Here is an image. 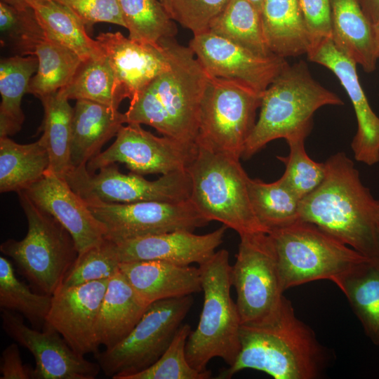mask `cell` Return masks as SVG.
<instances>
[{
  "label": "cell",
  "instance_id": "obj_29",
  "mask_svg": "<svg viewBox=\"0 0 379 379\" xmlns=\"http://www.w3.org/2000/svg\"><path fill=\"white\" fill-rule=\"evenodd\" d=\"M30 7L46 36L74 51L82 61L103 54L86 26L67 6L55 0L29 1Z\"/></svg>",
  "mask_w": 379,
  "mask_h": 379
},
{
  "label": "cell",
  "instance_id": "obj_51",
  "mask_svg": "<svg viewBox=\"0 0 379 379\" xmlns=\"http://www.w3.org/2000/svg\"><path fill=\"white\" fill-rule=\"evenodd\" d=\"M378 235H379V216H378Z\"/></svg>",
  "mask_w": 379,
  "mask_h": 379
},
{
  "label": "cell",
  "instance_id": "obj_47",
  "mask_svg": "<svg viewBox=\"0 0 379 379\" xmlns=\"http://www.w3.org/2000/svg\"><path fill=\"white\" fill-rule=\"evenodd\" d=\"M15 8L19 9H25L29 8L27 5V2L29 1H43V0H1Z\"/></svg>",
  "mask_w": 379,
  "mask_h": 379
},
{
  "label": "cell",
  "instance_id": "obj_39",
  "mask_svg": "<svg viewBox=\"0 0 379 379\" xmlns=\"http://www.w3.org/2000/svg\"><path fill=\"white\" fill-rule=\"evenodd\" d=\"M192 332L187 324H182L168 347L149 368L131 375L128 379H209L210 370L199 371L188 362L186 345Z\"/></svg>",
  "mask_w": 379,
  "mask_h": 379
},
{
  "label": "cell",
  "instance_id": "obj_19",
  "mask_svg": "<svg viewBox=\"0 0 379 379\" xmlns=\"http://www.w3.org/2000/svg\"><path fill=\"white\" fill-rule=\"evenodd\" d=\"M95 40L112 69L124 99H134L171 65L164 41L160 45L142 43L120 32H102Z\"/></svg>",
  "mask_w": 379,
  "mask_h": 379
},
{
  "label": "cell",
  "instance_id": "obj_25",
  "mask_svg": "<svg viewBox=\"0 0 379 379\" xmlns=\"http://www.w3.org/2000/svg\"><path fill=\"white\" fill-rule=\"evenodd\" d=\"M330 1L333 43L366 72H373L378 60L373 26L358 0Z\"/></svg>",
  "mask_w": 379,
  "mask_h": 379
},
{
  "label": "cell",
  "instance_id": "obj_22",
  "mask_svg": "<svg viewBox=\"0 0 379 379\" xmlns=\"http://www.w3.org/2000/svg\"><path fill=\"white\" fill-rule=\"evenodd\" d=\"M119 270L147 305L202 292L199 267L152 260L122 262Z\"/></svg>",
  "mask_w": 379,
  "mask_h": 379
},
{
  "label": "cell",
  "instance_id": "obj_8",
  "mask_svg": "<svg viewBox=\"0 0 379 379\" xmlns=\"http://www.w3.org/2000/svg\"><path fill=\"white\" fill-rule=\"evenodd\" d=\"M18 194L27 220V233L21 240L4 241L0 251L13 260L41 293L53 295L79 252L72 235L53 215L36 205L25 190Z\"/></svg>",
  "mask_w": 379,
  "mask_h": 379
},
{
  "label": "cell",
  "instance_id": "obj_42",
  "mask_svg": "<svg viewBox=\"0 0 379 379\" xmlns=\"http://www.w3.org/2000/svg\"><path fill=\"white\" fill-rule=\"evenodd\" d=\"M230 0H173L171 17L193 35L209 30Z\"/></svg>",
  "mask_w": 379,
  "mask_h": 379
},
{
  "label": "cell",
  "instance_id": "obj_35",
  "mask_svg": "<svg viewBox=\"0 0 379 379\" xmlns=\"http://www.w3.org/2000/svg\"><path fill=\"white\" fill-rule=\"evenodd\" d=\"M208 31L258 55H274L265 39L260 13L248 0H230Z\"/></svg>",
  "mask_w": 379,
  "mask_h": 379
},
{
  "label": "cell",
  "instance_id": "obj_27",
  "mask_svg": "<svg viewBox=\"0 0 379 379\" xmlns=\"http://www.w3.org/2000/svg\"><path fill=\"white\" fill-rule=\"evenodd\" d=\"M335 284L346 296L366 335L379 346V261H362Z\"/></svg>",
  "mask_w": 379,
  "mask_h": 379
},
{
  "label": "cell",
  "instance_id": "obj_32",
  "mask_svg": "<svg viewBox=\"0 0 379 379\" xmlns=\"http://www.w3.org/2000/svg\"><path fill=\"white\" fill-rule=\"evenodd\" d=\"M34 55L38 59V68L28 93L39 99L66 86L82 62L74 51L48 36L38 44Z\"/></svg>",
  "mask_w": 379,
  "mask_h": 379
},
{
  "label": "cell",
  "instance_id": "obj_13",
  "mask_svg": "<svg viewBox=\"0 0 379 379\" xmlns=\"http://www.w3.org/2000/svg\"><path fill=\"white\" fill-rule=\"evenodd\" d=\"M71 188L84 201L128 204L147 201L175 202L190 199L192 183L187 171L161 175L148 180L143 175L124 174L116 163L98 173H90L86 166L72 168L65 175Z\"/></svg>",
  "mask_w": 379,
  "mask_h": 379
},
{
  "label": "cell",
  "instance_id": "obj_5",
  "mask_svg": "<svg viewBox=\"0 0 379 379\" xmlns=\"http://www.w3.org/2000/svg\"><path fill=\"white\" fill-rule=\"evenodd\" d=\"M199 267L204 302L197 326L187 341L186 356L193 368L204 371L215 357L221 358L228 366L234 363L240 351L241 322L230 294L229 252L225 249L215 251Z\"/></svg>",
  "mask_w": 379,
  "mask_h": 379
},
{
  "label": "cell",
  "instance_id": "obj_49",
  "mask_svg": "<svg viewBox=\"0 0 379 379\" xmlns=\"http://www.w3.org/2000/svg\"><path fill=\"white\" fill-rule=\"evenodd\" d=\"M160 3L164 6L167 12L171 15V10L173 0H159Z\"/></svg>",
  "mask_w": 379,
  "mask_h": 379
},
{
  "label": "cell",
  "instance_id": "obj_50",
  "mask_svg": "<svg viewBox=\"0 0 379 379\" xmlns=\"http://www.w3.org/2000/svg\"><path fill=\"white\" fill-rule=\"evenodd\" d=\"M249 2H251L254 7L260 12H261L262 4L264 0H248Z\"/></svg>",
  "mask_w": 379,
  "mask_h": 379
},
{
  "label": "cell",
  "instance_id": "obj_43",
  "mask_svg": "<svg viewBox=\"0 0 379 379\" xmlns=\"http://www.w3.org/2000/svg\"><path fill=\"white\" fill-rule=\"evenodd\" d=\"M69 8L87 27L108 22L126 27L118 0H55Z\"/></svg>",
  "mask_w": 379,
  "mask_h": 379
},
{
  "label": "cell",
  "instance_id": "obj_18",
  "mask_svg": "<svg viewBox=\"0 0 379 379\" xmlns=\"http://www.w3.org/2000/svg\"><path fill=\"white\" fill-rule=\"evenodd\" d=\"M308 59L331 71L352 104L357 130L351 142L355 160L368 166L379 161V117L373 111L357 72V64L340 51L331 38L312 46Z\"/></svg>",
  "mask_w": 379,
  "mask_h": 379
},
{
  "label": "cell",
  "instance_id": "obj_44",
  "mask_svg": "<svg viewBox=\"0 0 379 379\" xmlns=\"http://www.w3.org/2000/svg\"><path fill=\"white\" fill-rule=\"evenodd\" d=\"M299 4L310 34L311 46L323 39H331L330 0H299Z\"/></svg>",
  "mask_w": 379,
  "mask_h": 379
},
{
  "label": "cell",
  "instance_id": "obj_1",
  "mask_svg": "<svg viewBox=\"0 0 379 379\" xmlns=\"http://www.w3.org/2000/svg\"><path fill=\"white\" fill-rule=\"evenodd\" d=\"M321 183L300 201V220L315 225L364 256L379 261V200L344 152L325 162Z\"/></svg>",
  "mask_w": 379,
  "mask_h": 379
},
{
  "label": "cell",
  "instance_id": "obj_9",
  "mask_svg": "<svg viewBox=\"0 0 379 379\" xmlns=\"http://www.w3.org/2000/svg\"><path fill=\"white\" fill-rule=\"evenodd\" d=\"M193 302L189 295L150 303L125 338L94 354L105 375L128 379L154 364L168 347Z\"/></svg>",
  "mask_w": 379,
  "mask_h": 379
},
{
  "label": "cell",
  "instance_id": "obj_3",
  "mask_svg": "<svg viewBox=\"0 0 379 379\" xmlns=\"http://www.w3.org/2000/svg\"><path fill=\"white\" fill-rule=\"evenodd\" d=\"M164 41L171 65L130 101L124 113L126 124L149 125L164 136L194 144L211 76L189 46L179 44L174 38Z\"/></svg>",
  "mask_w": 379,
  "mask_h": 379
},
{
  "label": "cell",
  "instance_id": "obj_16",
  "mask_svg": "<svg viewBox=\"0 0 379 379\" xmlns=\"http://www.w3.org/2000/svg\"><path fill=\"white\" fill-rule=\"evenodd\" d=\"M1 326L15 342L32 354L35 366L32 379H95L101 370L97 362L74 351L57 331H43L26 326L15 312L1 310Z\"/></svg>",
  "mask_w": 379,
  "mask_h": 379
},
{
  "label": "cell",
  "instance_id": "obj_15",
  "mask_svg": "<svg viewBox=\"0 0 379 379\" xmlns=\"http://www.w3.org/2000/svg\"><path fill=\"white\" fill-rule=\"evenodd\" d=\"M189 47L210 76L240 82L261 95L288 64L286 58L258 55L209 31L193 35Z\"/></svg>",
  "mask_w": 379,
  "mask_h": 379
},
{
  "label": "cell",
  "instance_id": "obj_17",
  "mask_svg": "<svg viewBox=\"0 0 379 379\" xmlns=\"http://www.w3.org/2000/svg\"><path fill=\"white\" fill-rule=\"evenodd\" d=\"M109 279L60 286L52 295L44 327L57 331L81 355L98 352L97 321Z\"/></svg>",
  "mask_w": 379,
  "mask_h": 379
},
{
  "label": "cell",
  "instance_id": "obj_31",
  "mask_svg": "<svg viewBox=\"0 0 379 379\" xmlns=\"http://www.w3.org/2000/svg\"><path fill=\"white\" fill-rule=\"evenodd\" d=\"M40 100L44 109L40 139L49 155L48 170L65 177L72 168L70 147L74 107L58 92Z\"/></svg>",
  "mask_w": 379,
  "mask_h": 379
},
{
  "label": "cell",
  "instance_id": "obj_33",
  "mask_svg": "<svg viewBox=\"0 0 379 379\" xmlns=\"http://www.w3.org/2000/svg\"><path fill=\"white\" fill-rule=\"evenodd\" d=\"M248 192L254 213L268 233L300 220V199L281 178L267 183L249 178Z\"/></svg>",
  "mask_w": 379,
  "mask_h": 379
},
{
  "label": "cell",
  "instance_id": "obj_23",
  "mask_svg": "<svg viewBox=\"0 0 379 379\" xmlns=\"http://www.w3.org/2000/svg\"><path fill=\"white\" fill-rule=\"evenodd\" d=\"M124 124L125 114L118 109L88 100H77L70 147L72 168L86 166Z\"/></svg>",
  "mask_w": 379,
  "mask_h": 379
},
{
  "label": "cell",
  "instance_id": "obj_30",
  "mask_svg": "<svg viewBox=\"0 0 379 379\" xmlns=\"http://www.w3.org/2000/svg\"><path fill=\"white\" fill-rule=\"evenodd\" d=\"M37 68L35 55H16L1 60L0 138L13 135L21 129L25 120L21 101L28 93L30 80Z\"/></svg>",
  "mask_w": 379,
  "mask_h": 379
},
{
  "label": "cell",
  "instance_id": "obj_6",
  "mask_svg": "<svg viewBox=\"0 0 379 379\" xmlns=\"http://www.w3.org/2000/svg\"><path fill=\"white\" fill-rule=\"evenodd\" d=\"M187 171L190 200L210 222L216 220L239 235L268 231L257 219L248 192L249 177L240 159L197 144Z\"/></svg>",
  "mask_w": 379,
  "mask_h": 379
},
{
  "label": "cell",
  "instance_id": "obj_26",
  "mask_svg": "<svg viewBox=\"0 0 379 379\" xmlns=\"http://www.w3.org/2000/svg\"><path fill=\"white\" fill-rule=\"evenodd\" d=\"M260 18L267 45L286 58L307 54L311 46L299 0H264Z\"/></svg>",
  "mask_w": 379,
  "mask_h": 379
},
{
  "label": "cell",
  "instance_id": "obj_38",
  "mask_svg": "<svg viewBox=\"0 0 379 379\" xmlns=\"http://www.w3.org/2000/svg\"><path fill=\"white\" fill-rule=\"evenodd\" d=\"M1 44L20 55H34L38 44L46 36L33 10L15 8L0 1Z\"/></svg>",
  "mask_w": 379,
  "mask_h": 379
},
{
  "label": "cell",
  "instance_id": "obj_45",
  "mask_svg": "<svg viewBox=\"0 0 379 379\" xmlns=\"http://www.w3.org/2000/svg\"><path fill=\"white\" fill-rule=\"evenodd\" d=\"M0 359V379H32V369L22 364L16 342L2 351Z\"/></svg>",
  "mask_w": 379,
  "mask_h": 379
},
{
  "label": "cell",
  "instance_id": "obj_7",
  "mask_svg": "<svg viewBox=\"0 0 379 379\" xmlns=\"http://www.w3.org/2000/svg\"><path fill=\"white\" fill-rule=\"evenodd\" d=\"M268 234L274 246L284 291L317 280L327 279L335 284L368 259L308 222L298 220Z\"/></svg>",
  "mask_w": 379,
  "mask_h": 379
},
{
  "label": "cell",
  "instance_id": "obj_36",
  "mask_svg": "<svg viewBox=\"0 0 379 379\" xmlns=\"http://www.w3.org/2000/svg\"><path fill=\"white\" fill-rule=\"evenodd\" d=\"M128 38L160 45L177 33L173 20L159 0H118Z\"/></svg>",
  "mask_w": 379,
  "mask_h": 379
},
{
  "label": "cell",
  "instance_id": "obj_20",
  "mask_svg": "<svg viewBox=\"0 0 379 379\" xmlns=\"http://www.w3.org/2000/svg\"><path fill=\"white\" fill-rule=\"evenodd\" d=\"M39 207L53 215L72 235L79 253L105 239V229L65 177L48 170L25 190Z\"/></svg>",
  "mask_w": 379,
  "mask_h": 379
},
{
  "label": "cell",
  "instance_id": "obj_41",
  "mask_svg": "<svg viewBox=\"0 0 379 379\" xmlns=\"http://www.w3.org/2000/svg\"><path fill=\"white\" fill-rule=\"evenodd\" d=\"M305 140L287 142L288 155L277 157L285 165V171L280 178L300 200L317 188L325 175L324 162H316L307 155Z\"/></svg>",
  "mask_w": 379,
  "mask_h": 379
},
{
  "label": "cell",
  "instance_id": "obj_21",
  "mask_svg": "<svg viewBox=\"0 0 379 379\" xmlns=\"http://www.w3.org/2000/svg\"><path fill=\"white\" fill-rule=\"evenodd\" d=\"M227 227L222 225L212 232L196 234L178 230L114 243L120 262L158 260L190 265L203 264L222 243Z\"/></svg>",
  "mask_w": 379,
  "mask_h": 379
},
{
  "label": "cell",
  "instance_id": "obj_4",
  "mask_svg": "<svg viewBox=\"0 0 379 379\" xmlns=\"http://www.w3.org/2000/svg\"><path fill=\"white\" fill-rule=\"evenodd\" d=\"M343 104L314 79L305 61L288 64L262 94L258 119L241 158H251L274 140H305L317 109Z\"/></svg>",
  "mask_w": 379,
  "mask_h": 379
},
{
  "label": "cell",
  "instance_id": "obj_48",
  "mask_svg": "<svg viewBox=\"0 0 379 379\" xmlns=\"http://www.w3.org/2000/svg\"><path fill=\"white\" fill-rule=\"evenodd\" d=\"M375 46H376V54L379 58V22L373 26Z\"/></svg>",
  "mask_w": 379,
  "mask_h": 379
},
{
  "label": "cell",
  "instance_id": "obj_12",
  "mask_svg": "<svg viewBox=\"0 0 379 379\" xmlns=\"http://www.w3.org/2000/svg\"><path fill=\"white\" fill-rule=\"evenodd\" d=\"M105 229V239L114 243L178 230L194 231L209 221L190 199L128 204L85 201Z\"/></svg>",
  "mask_w": 379,
  "mask_h": 379
},
{
  "label": "cell",
  "instance_id": "obj_11",
  "mask_svg": "<svg viewBox=\"0 0 379 379\" xmlns=\"http://www.w3.org/2000/svg\"><path fill=\"white\" fill-rule=\"evenodd\" d=\"M232 284L241 324L262 322L279 309L284 298L277 256L266 232L239 235Z\"/></svg>",
  "mask_w": 379,
  "mask_h": 379
},
{
  "label": "cell",
  "instance_id": "obj_28",
  "mask_svg": "<svg viewBox=\"0 0 379 379\" xmlns=\"http://www.w3.org/2000/svg\"><path fill=\"white\" fill-rule=\"evenodd\" d=\"M46 147L39 138L29 144H19L0 138V192L26 190L49 169Z\"/></svg>",
  "mask_w": 379,
  "mask_h": 379
},
{
  "label": "cell",
  "instance_id": "obj_10",
  "mask_svg": "<svg viewBox=\"0 0 379 379\" xmlns=\"http://www.w3.org/2000/svg\"><path fill=\"white\" fill-rule=\"evenodd\" d=\"M261 96L244 84L211 76L196 143L240 159L255 125Z\"/></svg>",
  "mask_w": 379,
  "mask_h": 379
},
{
  "label": "cell",
  "instance_id": "obj_40",
  "mask_svg": "<svg viewBox=\"0 0 379 379\" xmlns=\"http://www.w3.org/2000/svg\"><path fill=\"white\" fill-rule=\"evenodd\" d=\"M115 244L106 239L79 253L61 286H73L111 278L119 271Z\"/></svg>",
  "mask_w": 379,
  "mask_h": 379
},
{
  "label": "cell",
  "instance_id": "obj_34",
  "mask_svg": "<svg viewBox=\"0 0 379 379\" xmlns=\"http://www.w3.org/2000/svg\"><path fill=\"white\" fill-rule=\"evenodd\" d=\"M58 92L67 100H88L116 109L124 100L104 53L82 61L72 81Z\"/></svg>",
  "mask_w": 379,
  "mask_h": 379
},
{
  "label": "cell",
  "instance_id": "obj_24",
  "mask_svg": "<svg viewBox=\"0 0 379 379\" xmlns=\"http://www.w3.org/2000/svg\"><path fill=\"white\" fill-rule=\"evenodd\" d=\"M147 306L120 270L109 278L97 321L99 345L111 348L125 338Z\"/></svg>",
  "mask_w": 379,
  "mask_h": 379
},
{
  "label": "cell",
  "instance_id": "obj_46",
  "mask_svg": "<svg viewBox=\"0 0 379 379\" xmlns=\"http://www.w3.org/2000/svg\"><path fill=\"white\" fill-rule=\"evenodd\" d=\"M364 14L374 26L379 22V0H358Z\"/></svg>",
  "mask_w": 379,
  "mask_h": 379
},
{
  "label": "cell",
  "instance_id": "obj_2",
  "mask_svg": "<svg viewBox=\"0 0 379 379\" xmlns=\"http://www.w3.org/2000/svg\"><path fill=\"white\" fill-rule=\"evenodd\" d=\"M239 338L236 361L215 378L230 379L244 369H253L274 379H316L328 364V352L312 329L297 317L285 296L269 319L241 324Z\"/></svg>",
  "mask_w": 379,
  "mask_h": 379
},
{
  "label": "cell",
  "instance_id": "obj_14",
  "mask_svg": "<svg viewBox=\"0 0 379 379\" xmlns=\"http://www.w3.org/2000/svg\"><path fill=\"white\" fill-rule=\"evenodd\" d=\"M140 125H124L114 142L87 163V171L95 173L117 162L124 164L131 172L142 175L187 171L195 157L197 143L186 144L164 135L157 137Z\"/></svg>",
  "mask_w": 379,
  "mask_h": 379
},
{
  "label": "cell",
  "instance_id": "obj_37",
  "mask_svg": "<svg viewBox=\"0 0 379 379\" xmlns=\"http://www.w3.org/2000/svg\"><path fill=\"white\" fill-rule=\"evenodd\" d=\"M52 295L32 292L20 281L11 262L0 257V307L20 313L34 326H44Z\"/></svg>",
  "mask_w": 379,
  "mask_h": 379
}]
</instances>
